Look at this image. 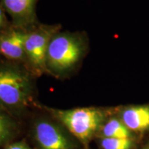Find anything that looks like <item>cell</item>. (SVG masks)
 I'll use <instances>...</instances> for the list:
<instances>
[{"mask_svg": "<svg viewBox=\"0 0 149 149\" xmlns=\"http://www.w3.org/2000/svg\"><path fill=\"white\" fill-rule=\"evenodd\" d=\"M53 114L85 146L105 124L107 114L97 108L56 110Z\"/></svg>", "mask_w": 149, "mask_h": 149, "instance_id": "obj_1", "label": "cell"}, {"mask_svg": "<svg viewBox=\"0 0 149 149\" xmlns=\"http://www.w3.org/2000/svg\"><path fill=\"white\" fill-rule=\"evenodd\" d=\"M83 53V44L77 37L67 34L53 35L48 45L46 65L57 71H64L77 64Z\"/></svg>", "mask_w": 149, "mask_h": 149, "instance_id": "obj_2", "label": "cell"}, {"mask_svg": "<svg viewBox=\"0 0 149 149\" xmlns=\"http://www.w3.org/2000/svg\"><path fill=\"white\" fill-rule=\"evenodd\" d=\"M30 94L29 80L23 72L13 68L0 70V104L19 107L26 103Z\"/></svg>", "mask_w": 149, "mask_h": 149, "instance_id": "obj_3", "label": "cell"}, {"mask_svg": "<svg viewBox=\"0 0 149 149\" xmlns=\"http://www.w3.org/2000/svg\"><path fill=\"white\" fill-rule=\"evenodd\" d=\"M54 30L51 28H40L26 33L25 53L33 66L37 70H44L46 66V56L50 41Z\"/></svg>", "mask_w": 149, "mask_h": 149, "instance_id": "obj_4", "label": "cell"}, {"mask_svg": "<svg viewBox=\"0 0 149 149\" xmlns=\"http://www.w3.org/2000/svg\"><path fill=\"white\" fill-rule=\"evenodd\" d=\"M35 137L40 149H71V144L62 130L48 121L35 124Z\"/></svg>", "mask_w": 149, "mask_h": 149, "instance_id": "obj_5", "label": "cell"}, {"mask_svg": "<svg viewBox=\"0 0 149 149\" xmlns=\"http://www.w3.org/2000/svg\"><path fill=\"white\" fill-rule=\"evenodd\" d=\"M120 119L133 132L149 130V105L131 106L121 111Z\"/></svg>", "mask_w": 149, "mask_h": 149, "instance_id": "obj_6", "label": "cell"}, {"mask_svg": "<svg viewBox=\"0 0 149 149\" xmlns=\"http://www.w3.org/2000/svg\"><path fill=\"white\" fill-rule=\"evenodd\" d=\"M26 33L13 31L0 39V53L10 59H19L25 53Z\"/></svg>", "mask_w": 149, "mask_h": 149, "instance_id": "obj_7", "label": "cell"}, {"mask_svg": "<svg viewBox=\"0 0 149 149\" xmlns=\"http://www.w3.org/2000/svg\"><path fill=\"white\" fill-rule=\"evenodd\" d=\"M102 135L107 138L133 139L134 135L120 119L116 117L110 119L102 128Z\"/></svg>", "mask_w": 149, "mask_h": 149, "instance_id": "obj_8", "label": "cell"}, {"mask_svg": "<svg viewBox=\"0 0 149 149\" xmlns=\"http://www.w3.org/2000/svg\"><path fill=\"white\" fill-rule=\"evenodd\" d=\"M15 133V124L8 115L0 110V146L8 143Z\"/></svg>", "mask_w": 149, "mask_h": 149, "instance_id": "obj_9", "label": "cell"}, {"mask_svg": "<svg viewBox=\"0 0 149 149\" xmlns=\"http://www.w3.org/2000/svg\"><path fill=\"white\" fill-rule=\"evenodd\" d=\"M34 0H3L6 8L11 14L23 15L31 9Z\"/></svg>", "mask_w": 149, "mask_h": 149, "instance_id": "obj_10", "label": "cell"}, {"mask_svg": "<svg viewBox=\"0 0 149 149\" xmlns=\"http://www.w3.org/2000/svg\"><path fill=\"white\" fill-rule=\"evenodd\" d=\"M101 145L103 149H131L134 146V141L133 139L104 137Z\"/></svg>", "mask_w": 149, "mask_h": 149, "instance_id": "obj_11", "label": "cell"}, {"mask_svg": "<svg viewBox=\"0 0 149 149\" xmlns=\"http://www.w3.org/2000/svg\"><path fill=\"white\" fill-rule=\"evenodd\" d=\"M4 149H31L30 147L24 142H15L9 144L5 147Z\"/></svg>", "mask_w": 149, "mask_h": 149, "instance_id": "obj_12", "label": "cell"}, {"mask_svg": "<svg viewBox=\"0 0 149 149\" xmlns=\"http://www.w3.org/2000/svg\"><path fill=\"white\" fill-rule=\"evenodd\" d=\"M2 22H3V13L1 8H0V26L1 25Z\"/></svg>", "mask_w": 149, "mask_h": 149, "instance_id": "obj_13", "label": "cell"}, {"mask_svg": "<svg viewBox=\"0 0 149 149\" xmlns=\"http://www.w3.org/2000/svg\"><path fill=\"white\" fill-rule=\"evenodd\" d=\"M144 149H149V147H148V148H144Z\"/></svg>", "mask_w": 149, "mask_h": 149, "instance_id": "obj_14", "label": "cell"}]
</instances>
